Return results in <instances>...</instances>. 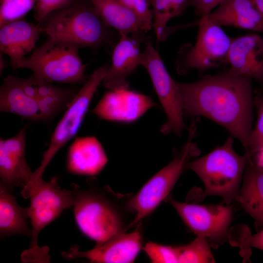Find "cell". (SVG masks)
Segmentation results:
<instances>
[{"label":"cell","mask_w":263,"mask_h":263,"mask_svg":"<svg viewBox=\"0 0 263 263\" xmlns=\"http://www.w3.org/2000/svg\"><path fill=\"white\" fill-rule=\"evenodd\" d=\"M108 162L105 151L94 136L76 137L69 148L67 168L77 175L98 174Z\"/></svg>","instance_id":"19"},{"label":"cell","mask_w":263,"mask_h":263,"mask_svg":"<svg viewBox=\"0 0 263 263\" xmlns=\"http://www.w3.org/2000/svg\"><path fill=\"white\" fill-rule=\"evenodd\" d=\"M142 237L139 231L117 233L105 242L96 244L93 249L79 251L76 246L62 253L64 258H84L92 263H130L136 258L141 248Z\"/></svg>","instance_id":"16"},{"label":"cell","mask_w":263,"mask_h":263,"mask_svg":"<svg viewBox=\"0 0 263 263\" xmlns=\"http://www.w3.org/2000/svg\"><path fill=\"white\" fill-rule=\"evenodd\" d=\"M144 249L152 263H178L177 246H167L149 242L146 244Z\"/></svg>","instance_id":"27"},{"label":"cell","mask_w":263,"mask_h":263,"mask_svg":"<svg viewBox=\"0 0 263 263\" xmlns=\"http://www.w3.org/2000/svg\"><path fill=\"white\" fill-rule=\"evenodd\" d=\"M253 2L259 11L260 14L263 17V0H252Z\"/></svg>","instance_id":"34"},{"label":"cell","mask_w":263,"mask_h":263,"mask_svg":"<svg viewBox=\"0 0 263 263\" xmlns=\"http://www.w3.org/2000/svg\"><path fill=\"white\" fill-rule=\"evenodd\" d=\"M106 23L120 35L146 32L137 16L120 0H90Z\"/></svg>","instance_id":"22"},{"label":"cell","mask_w":263,"mask_h":263,"mask_svg":"<svg viewBox=\"0 0 263 263\" xmlns=\"http://www.w3.org/2000/svg\"><path fill=\"white\" fill-rule=\"evenodd\" d=\"M74 2V0H38L34 7L35 19L41 23L53 12L67 8Z\"/></svg>","instance_id":"30"},{"label":"cell","mask_w":263,"mask_h":263,"mask_svg":"<svg viewBox=\"0 0 263 263\" xmlns=\"http://www.w3.org/2000/svg\"><path fill=\"white\" fill-rule=\"evenodd\" d=\"M207 16L221 26L263 33V17L252 0H225Z\"/></svg>","instance_id":"20"},{"label":"cell","mask_w":263,"mask_h":263,"mask_svg":"<svg viewBox=\"0 0 263 263\" xmlns=\"http://www.w3.org/2000/svg\"></svg>","instance_id":"37"},{"label":"cell","mask_w":263,"mask_h":263,"mask_svg":"<svg viewBox=\"0 0 263 263\" xmlns=\"http://www.w3.org/2000/svg\"><path fill=\"white\" fill-rule=\"evenodd\" d=\"M5 66H6V62L1 53L0 57V74L2 73L3 71L5 69Z\"/></svg>","instance_id":"35"},{"label":"cell","mask_w":263,"mask_h":263,"mask_svg":"<svg viewBox=\"0 0 263 263\" xmlns=\"http://www.w3.org/2000/svg\"><path fill=\"white\" fill-rule=\"evenodd\" d=\"M29 207L20 206L15 197L0 184V235L4 237L15 234L31 236L27 225Z\"/></svg>","instance_id":"23"},{"label":"cell","mask_w":263,"mask_h":263,"mask_svg":"<svg viewBox=\"0 0 263 263\" xmlns=\"http://www.w3.org/2000/svg\"><path fill=\"white\" fill-rule=\"evenodd\" d=\"M153 15V28L158 40L164 38L168 22L190 6L191 0H147Z\"/></svg>","instance_id":"24"},{"label":"cell","mask_w":263,"mask_h":263,"mask_svg":"<svg viewBox=\"0 0 263 263\" xmlns=\"http://www.w3.org/2000/svg\"><path fill=\"white\" fill-rule=\"evenodd\" d=\"M168 199L188 227L197 236L206 238L211 247L217 248L228 239L233 216L229 205H198Z\"/></svg>","instance_id":"10"},{"label":"cell","mask_w":263,"mask_h":263,"mask_svg":"<svg viewBox=\"0 0 263 263\" xmlns=\"http://www.w3.org/2000/svg\"><path fill=\"white\" fill-rule=\"evenodd\" d=\"M227 64L230 73L263 83V37L251 34L232 38Z\"/></svg>","instance_id":"17"},{"label":"cell","mask_w":263,"mask_h":263,"mask_svg":"<svg viewBox=\"0 0 263 263\" xmlns=\"http://www.w3.org/2000/svg\"><path fill=\"white\" fill-rule=\"evenodd\" d=\"M26 129L25 126L14 137L0 140V184L10 192L16 187L23 188L33 177L25 158Z\"/></svg>","instance_id":"15"},{"label":"cell","mask_w":263,"mask_h":263,"mask_svg":"<svg viewBox=\"0 0 263 263\" xmlns=\"http://www.w3.org/2000/svg\"><path fill=\"white\" fill-rule=\"evenodd\" d=\"M235 245L240 247L242 252L247 253L248 255L251 247L263 250V229L258 233L252 235L245 225L242 229V233L239 234L237 242H234Z\"/></svg>","instance_id":"31"},{"label":"cell","mask_w":263,"mask_h":263,"mask_svg":"<svg viewBox=\"0 0 263 263\" xmlns=\"http://www.w3.org/2000/svg\"><path fill=\"white\" fill-rule=\"evenodd\" d=\"M43 32L52 39L80 47L99 49L112 42L114 34L90 0L74 2L52 12L41 23Z\"/></svg>","instance_id":"2"},{"label":"cell","mask_w":263,"mask_h":263,"mask_svg":"<svg viewBox=\"0 0 263 263\" xmlns=\"http://www.w3.org/2000/svg\"><path fill=\"white\" fill-rule=\"evenodd\" d=\"M72 186L75 195V218L84 234L96 244H101L120 232L122 225L119 214L107 198L92 190H81L76 184Z\"/></svg>","instance_id":"8"},{"label":"cell","mask_w":263,"mask_h":263,"mask_svg":"<svg viewBox=\"0 0 263 263\" xmlns=\"http://www.w3.org/2000/svg\"><path fill=\"white\" fill-rule=\"evenodd\" d=\"M42 32L41 25L29 22L22 18L0 27V50L9 56L14 70L27 54L35 49Z\"/></svg>","instance_id":"18"},{"label":"cell","mask_w":263,"mask_h":263,"mask_svg":"<svg viewBox=\"0 0 263 263\" xmlns=\"http://www.w3.org/2000/svg\"><path fill=\"white\" fill-rule=\"evenodd\" d=\"M12 0H0V4H3L7 2H8L9 1H11Z\"/></svg>","instance_id":"36"},{"label":"cell","mask_w":263,"mask_h":263,"mask_svg":"<svg viewBox=\"0 0 263 263\" xmlns=\"http://www.w3.org/2000/svg\"><path fill=\"white\" fill-rule=\"evenodd\" d=\"M248 161L256 167L263 169V146L250 157Z\"/></svg>","instance_id":"33"},{"label":"cell","mask_w":263,"mask_h":263,"mask_svg":"<svg viewBox=\"0 0 263 263\" xmlns=\"http://www.w3.org/2000/svg\"><path fill=\"white\" fill-rule=\"evenodd\" d=\"M144 33L120 35L113 50L112 64L102 83L105 88L109 90L128 88L127 77L141 65V45L148 41Z\"/></svg>","instance_id":"14"},{"label":"cell","mask_w":263,"mask_h":263,"mask_svg":"<svg viewBox=\"0 0 263 263\" xmlns=\"http://www.w3.org/2000/svg\"><path fill=\"white\" fill-rule=\"evenodd\" d=\"M120 0L140 19L146 32L153 28V12L147 0Z\"/></svg>","instance_id":"29"},{"label":"cell","mask_w":263,"mask_h":263,"mask_svg":"<svg viewBox=\"0 0 263 263\" xmlns=\"http://www.w3.org/2000/svg\"><path fill=\"white\" fill-rule=\"evenodd\" d=\"M75 44L49 38L36 48L29 57L23 58L16 69L31 70L36 78L48 82L70 84L84 83L86 65Z\"/></svg>","instance_id":"4"},{"label":"cell","mask_w":263,"mask_h":263,"mask_svg":"<svg viewBox=\"0 0 263 263\" xmlns=\"http://www.w3.org/2000/svg\"><path fill=\"white\" fill-rule=\"evenodd\" d=\"M184 115L206 117L226 129L245 151L252 132L251 79L228 71L197 81L177 82Z\"/></svg>","instance_id":"1"},{"label":"cell","mask_w":263,"mask_h":263,"mask_svg":"<svg viewBox=\"0 0 263 263\" xmlns=\"http://www.w3.org/2000/svg\"><path fill=\"white\" fill-rule=\"evenodd\" d=\"M141 65L148 71L167 117L160 131L180 136L186 128L181 94L177 84L168 73L158 52L150 41L145 43Z\"/></svg>","instance_id":"9"},{"label":"cell","mask_w":263,"mask_h":263,"mask_svg":"<svg viewBox=\"0 0 263 263\" xmlns=\"http://www.w3.org/2000/svg\"><path fill=\"white\" fill-rule=\"evenodd\" d=\"M210 247L208 240L206 238L197 236L193 241L188 244L177 246L178 263H215Z\"/></svg>","instance_id":"25"},{"label":"cell","mask_w":263,"mask_h":263,"mask_svg":"<svg viewBox=\"0 0 263 263\" xmlns=\"http://www.w3.org/2000/svg\"><path fill=\"white\" fill-rule=\"evenodd\" d=\"M233 145L230 136L222 146L188 163L187 168L195 173L204 185L201 198L218 196L228 205L237 201L249 156L246 152L239 155Z\"/></svg>","instance_id":"3"},{"label":"cell","mask_w":263,"mask_h":263,"mask_svg":"<svg viewBox=\"0 0 263 263\" xmlns=\"http://www.w3.org/2000/svg\"><path fill=\"white\" fill-rule=\"evenodd\" d=\"M197 126L192 121L189 128L188 140L182 150L166 166L152 176L128 202L127 208L136 214L129 226H133L152 212L169 194L181 174L192 158L201 150L193 138Z\"/></svg>","instance_id":"5"},{"label":"cell","mask_w":263,"mask_h":263,"mask_svg":"<svg viewBox=\"0 0 263 263\" xmlns=\"http://www.w3.org/2000/svg\"><path fill=\"white\" fill-rule=\"evenodd\" d=\"M38 0H12L1 4L0 8V27L12 21L22 19L34 7Z\"/></svg>","instance_id":"26"},{"label":"cell","mask_w":263,"mask_h":263,"mask_svg":"<svg viewBox=\"0 0 263 263\" xmlns=\"http://www.w3.org/2000/svg\"><path fill=\"white\" fill-rule=\"evenodd\" d=\"M244 210L255 221L256 225L263 226V169L247 164L242 187L237 200Z\"/></svg>","instance_id":"21"},{"label":"cell","mask_w":263,"mask_h":263,"mask_svg":"<svg viewBox=\"0 0 263 263\" xmlns=\"http://www.w3.org/2000/svg\"><path fill=\"white\" fill-rule=\"evenodd\" d=\"M258 118L250 135L248 148L245 152L250 157L263 146V98L257 101Z\"/></svg>","instance_id":"28"},{"label":"cell","mask_w":263,"mask_h":263,"mask_svg":"<svg viewBox=\"0 0 263 263\" xmlns=\"http://www.w3.org/2000/svg\"><path fill=\"white\" fill-rule=\"evenodd\" d=\"M155 104L149 96L121 88L106 92L92 112L102 120L131 123Z\"/></svg>","instance_id":"12"},{"label":"cell","mask_w":263,"mask_h":263,"mask_svg":"<svg viewBox=\"0 0 263 263\" xmlns=\"http://www.w3.org/2000/svg\"><path fill=\"white\" fill-rule=\"evenodd\" d=\"M29 218L31 224V246L36 248L40 232L66 208L74 206L75 195L72 190L62 189L56 178L50 182H38L29 193Z\"/></svg>","instance_id":"11"},{"label":"cell","mask_w":263,"mask_h":263,"mask_svg":"<svg viewBox=\"0 0 263 263\" xmlns=\"http://www.w3.org/2000/svg\"><path fill=\"white\" fill-rule=\"evenodd\" d=\"M109 68L108 64H105L95 70L66 108L52 134L48 149L43 154L40 166L34 171L33 179L28 185L29 188L42 179L46 168L55 154L77 132L91 101Z\"/></svg>","instance_id":"6"},{"label":"cell","mask_w":263,"mask_h":263,"mask_svg":"<svg viewBox=\"0 0 263 263\" xmlns=\"http://www.w3.org/2000/svg\"><path fill=\"white\" fill-rule=\"evenodd\" d=\"M231 41L221 26L207 16L201 17L196 42L180 52L176 63L178 72L184 74L193 69L203 73L227 64Z\"/></svg>","instance_id":"7"},{"label":"cell","mask_w":263,"mask_h":263,"mask_svg":"<svg viewBox=\"0 0 263 263\" xmlns=\"http://www.w3.org/2000/svg\"><path fill=\"white\" fill-rule=\"evenodd\" d=\"M225 0H191L190 6L194 7L196 13L203 17L208 15Z\"/></svg>","instance_id":"32"},{"label":"cell","mask_w":263,"mask_h":263,"mask_svg":"<svg viewBox=\"0 0 263 263\" xmlns=\"http://www.w3.org/2000/svg\"><path fill=\"white\" fill-rule=\"evenodd\" d=\"M0 111L43 122H49L56 116L48 98L38 100L27 95L20 86L18 77L12 75L3 78L0 89Z\"/></svg>","instance_id":"13"}]
</instances>
